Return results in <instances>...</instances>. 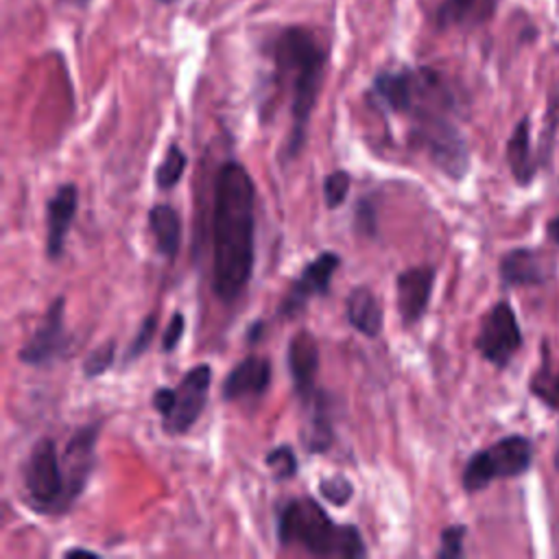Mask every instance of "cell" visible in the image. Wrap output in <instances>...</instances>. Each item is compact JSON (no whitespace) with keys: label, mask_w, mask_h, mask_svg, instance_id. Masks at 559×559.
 I'll list each match as a JSON object with an SVG mask.
<instances>
[{"label":"cell","mask_w":559,"mask_h":559,"mask_svg":"<svg viewBox=\"0 0 559 559\" xmlns=\"http://www.w3.org/2000/svg\"><path fill=\"white\" fill-rule=\"evenodd\" d=\"M262 331H264V322H262V320L253 322V324L249 326V333H247V344H249V346L258 344V339L262 337Z\"/></svg>","instance_id":"obj_33"},{"label":"cell","mask_w":559,"mask_h":559,"mask_svg":"<svg viewBox=\"0 0 559 559\" xmlns=\"http://www.w3.org/2000/svg\"><path fill=\"white\" fill-rule=\"evenodd\" d=\"M548 236L559 245V216L548 223Z\"/></svg>","instance_id":"obj_34"},{"label":"cell","mask_w":559,"mask_h":559,"mask_svg":"<svg viewBox=\"0 0 559 559\" xmlns=\"http://www.w3.org/2000/svg\"><path fill=\"white\" fill-rule=\"evenodd\" d=\"M287 365L294 378V389L305 405L318 394L315 378L320 372V344L311 331H300L289 341Z\"/></svg>","instance_id":"obj_15"},{"label":"cell","mask_w":559,"mask_h":559,"mask_svg":"<svg viewBox=\"0 0 559 559\" xmlns=\"http://www.w3.org/2000/svg\"><path fill=\"white\" fill-rule=\"evenodd\" d=\"M212 385V368L208 363L195 365L184 374L177 387L156 389L151 402L162 415V428L177 437L188 433L208 405V392Z\"/></svg>","instance_id":"obj_5"},{"label":"cell","mask_w":559,"mask_h":559,"mask_svg":"<svg viewBox=\"0 0 559 559\" xmlns=\"http://www.w3.org/2000/svg\"><path fill=\"white\" fill-rule=\"evenodd\" d=\"M320 492H322V496H324L328 502H333V505H337V507H344V505L352 498L355 485H352L344 474H335V476L324 479V481L320 483Z\"/></svg>","instance_id":"obj_30"},{"label":"cell","mask_w":559,"mask_h":559,"mask_svg":"<svg viewBox=\"0 0 559 559\" xmlns=\"http://www.w3.org/2000/svg\"><path fill=\"white\" fill-rule=\"evenodd\" d=\"M271 385V361L264 357H245L223 381L221 398L225 402L258 400L266 394Z\"/></svg>","instance_id":"obj_16"},{"label":"cell","mask_w":559,"mask_h":559,"mask_svg":"<svg viewBox=\"0 0 559 559\" xmlns=\"http://www.w3.org/2000/svg\"><path fill=\"white\" fill-rule=\"evenodd\" d=\"M355 229L368 238H376L378 234V214L368 197L355 206Z\"/></svg>","instance_id":"obj_31"},{"label":"cell","mask_w":559,"mask_h":559,"mask_svg":"<svg viewBox=\"0 0 559 559\" xmlns=\"http://www.w3.org/2000/svg\"><path fill=\"white\" fill-rule=\"evenodd\" d=\"M160 3H162V5H173L175 0H160Z\"/></svg>","instance_id":"obj_36"},{"label":"cell","mask_w":559,"mask_h":559,"mask_svg":"<svg viewBox=\"0 0 559 559\" xmlns=\"http://www.w3.org/2000/svg\"><path fill=\"white\" fill-rule=\"evenodd\" d=\"M309 405H313V413L302 431V444L311 455H322L328 452L335 442L328 396L324 392H318Z\"/></svg>","instance_id":"obj_21"},{"label":"cell","mask_w":559,"mask_h":559,"mask_svg":"<svg viewBox=\"0 0 559 559\" xmlns=\"http://www.w3.org/2000/svg\"><path fill=\"white\" fill-rule=\"evenodd\" d=\"M73 3H77V5H86V3H88V0H73Z\"/></svg>","instance_id":"obj_37"},{"label":"cell","mask_w":559,"mask_h":559,"mask_svg":"<svg viewBox=\"0 0 559 559\" xmlns=\"http://www.w3.org/2000/svg\"><path fill=\"white\" fill-rule=\"evenodd\" d=\"M186 166H188V156L184 153V149L177 142H171L164 153V160L156 169V186L162 192L173 190L182 182Z\"/></svg>","instance_id":"obj_23"},{"label":"cell","mask_w":559,"mask_h":559,"mask_svg":"<svg viewBox=\"0 0 559 559\" xmlns=\"http://www.w3.org/2000/svg\"><path fill=\"white\" fill-rule=\"evenodd\" d=\"M346 315L355 331L368 339H376L383 333L385 315L378 298L368 287H357L346 300Z\"/></svg>","instance_id":"obj_18"},{"label":"cell","mask_w":559,"mask_h":559,"mask_svg":"<svg viewBox=\"0 0 559 559\" xmlns=\"http://www.w3.org/2000/svg\"><path fill=\"white\" fill-rule=\"evenodd\" d=\"M256 264V186L249 171L227 160L212 192V289L232 305L249 287Z\"/></svg>","instance_id":"obj_1"},{"label":"cell","mask_w":559,"mask_h":559,"mask_svg":"<svg viewBox=\"0 0 559 559\" xmlns=\"http://www.w3.org/2000/svg\"><path fill=\"white\" fill-rule=\"evenodd\" d=\"M507 162L509 169L513 173V179L520 186L531 184L533 173H535V164L531 158V145H529V121L522 119L518 123V127L513 129L509 145H507Z\"/></svg>","instance_id":"obj_22"},{"label":"cell","mask_w":559,"mask_h":559,"mask_svg":"<svg viewBox=\"0 0 559 559\" xmlns=\"http://www.w3.org/2000/svg\"><path fill=\"white\" fill-rule=\"evenodd\" d=\"M79 210V188L69 182L58 186L53 197L47 201V256L60 260L66 251V238Z\"/></svg>","instance_id":"obj_14"},{"label":"cell","mask_w":559,"mask_h":559,"mask_svg":"<svg viewBox=\"0 0 559 559\" xmlns=\"http://www.w3.org/2000/svg\"><path fill=\"white\" fill-rule=\"evenodd\" d=\"M25 496L38 513H64L66 507V474L58 444L51 437H42L32 446V452L23 465Z\"/></svg>","instance_id":"obj_6"},{"label":"cell","mask_w":559,"mask_h":559,"mask_svg":"<svg viewBox=\"0 0 559 559\" xmlns=\"http://www.w3.org/2000/svg\"><path fill=\"white\" fill-rule=\"evenodd\" d=\"M114 361H116V341L110 339V341L97 346L88 355V359L84 361V376L88 381H95V378L103 376L114 365Z\"/></svg>","instance_id":"obj_27"},{"label":"cell","mask_w":559,"mask_h":559,"mask_svg":"<svg viewBox=\"0 0 559 559\" xmlns=\"http://www.w3.org/2000/svg\"><path fill=\"white\" fill-rule=\"evenodd\" d=\"M341 264V256L337 251H322L318 258H313L302 273L294 280L285 300L277 307V318L283 322H289L298 318L313 298L328 296L333 275L337 273Z\"/></svg>","instance_id":"obj_10"},{"label":"cell","mask_w":559,"mask_h":559,"mask_svg":"<svg viewBox=\"0 0 559 559\" xmlns=\"http://www.w3.org/2000/svg\"><path fill=\"white\" fill-rule=\"evenodd\" d=\"M149 227L156 238V249L162 258L173 262L182 247V214L171 203H156L149 210Z\"/></svg>","instance_id":"obj_17"},{"label":"cell","mask_w":559,"mask_h":559,"mask_svg":"<svg viewBox=\"0 0 559 559\" xmlns=\"http://www.w3.org/2000/svg\"><path fill=\"white\" fill-rule=\"evenodd\" d=\"M352 186V175L344 169H337L333 173L326 175L324 179V199H326V208L328 210H337L346 203L348 192Z\"/></svg>","instance_id":"obj_26"},{"label":"cell","mask_w":559,"mask_h":559,"mask_svg":"<svg viewBox=\"0 0 559 559\" xmlns=\"http://www.w3.org/2000/svg\"><path fill=\"white\" fill-rule=\"evenodd\" d=\"M69 348H71V335L66 331V298L58 296L49 305L32 339L18 352V361L29 368L47 370L60 359H64Z\"/></svg>","instance_id":"obj_9"},{"label":"cell","mask_w":559,"mask_h":559,"mask_svg":"<svg viewBox=\"0 0 559 559\" xmlns=\"http://www.w3.org/2000/svg\"><path fill=\"white\" fill-rule=\"evenodd\" d=\"M264 465L271 470L275 481H291L300 470L298 455L291 444H280L269 450L264 457Z\"/></svg>","instance_id":"obj_24"},{"label":"cell","mask_w":559,"mask_h":559,"mask_svg":"<svg viewBox=\"0 0 559 559\" xmlns=\"http://www.w3.org/2000/svg\"><path fill=\"white\" fill-rule=\"evenodd\" d=\"M474 346L479 355L498 370L509 365L522 346V333L515 313L507 302H498L489 309V313L483 318Z\"/></svg>","instance_id":"obj_11"},{"label":"cell","mask_w":559,"mask_h":559,"mask_svg":"<svg viewBox=\"0 0 559 559\" xmlns=\"http://www.w3.org/2000/svg\"><path fill=\"white\" fill-rule=\"evenodd\" d=\"M271 60L280 88L291 99V134L283 149V162H291L307 145L309 123L324 86L328 51L309 29L289 27L273 40Z\"/></svg>","instance_id":"obj_2"},{"label":"cell","mask_w":559,"mask_h":559,"mask_svg":"<svg viewBox=\"0 0 559 559\" xmlns=\"http://www.w3.org/2000/svg\"><path fill=\"white\" fill-rule=\"evenodd\" d=\"M184 333H186V318L177 311V313H173V318H171V322H169V326H166V331L162 335V352L164 355L175 352V348L179 346Z\"/></svg>","instance_id":"obj_32"},{"label":"cell","mask_w":559,"mask_h":559,"mask_svg":"<svg viewBox=\"0 0 559 559\" xmlns=\"http://www.w3.org/2000/svg\"><path fill=\"white\" fill-rule=\"evenodd\" d=\"M103 422H92L77 428L62 455V465L66 474V507L71 509L77 498L86 492L92 470L97 465V442L101 437Z\"/></svg>","instance_id":"obj_12"},{"label":"cell","mask_w":559,"mask_h":559,"mask_svg":"<svg viewBox=\"0 0 559 559\" xmlns=\"http://www.w3.org/2000/svg\"><path fill=\"white\" fill-rule=\"evenodd\" d=\"M468 529L463 524H452L446 526L439 535V550L437 557L439 559H457L463 557V537H465Z\"/></svg>","instance_id":"obj_29"},{"label":"cell","mask_w":559,"mask_h":559,"mask_svg":"<svg viewBox=\"0 0 559 559\" xmlns=\"http://www.w3.org/2000/svg\"><path fill=\"white\" fill-rule=\"evenodd\" d=\"M409 142L428 156V160L450 179H463L470 169V153L461 132L444 114L413 119Z\"/></svg>","instance_id":"obj_7"},{"label":"cell","mask_w":559,"mask_h":559,"mask_svg":"<svg viewBox=\"0 0 559 559\" xmlns=\"http://www.w3.org/2000/svg\"><path fill=\"white\" fill-rule=\"evenodd\" d=\"M64 555H66V557H73V555H92V557H97V552H92V550H88V548H71V550H66Z\"/></svg>","instance_id":"obj_35"},{"label":"cell","mask_w":559,"mask_h":559,"mask_svg":"<svg viewBox=\"0 0 559 559\" xmlns=\"http://www.w3.org/2000/svg\"><path fill=\"white\" fill-rule=\"evenodd\" d=\"M372 95L387 112L407 114L413 119L448 112L452 108V95L448 86L431 69L381 73L374 79Z\"/></svg>","instance_id":"obj_4"},{"label":"cell","mask_w":559,"mask_h":559,"mask_svg":"<svg viewBox=\"0 0 559 559\" xmlns=\"http://www.w3.org/2000/svg\"><path fill=\"white\" fill-rule=\"evenodd\" d=\"M435 287V266L420 264L409 266L396 277V300L398 313L407 328L415 326L428 311Z\"/></svg>","instance_id":"obj_13"},{"label":"cell","mask_w":559,"mask_h":559,"mask_svg":"<svg viewBox=\"0 0 559 559\" xmlns=\"http://www.w3.org/2000/svg\"><path fill=\"white\" fill-rule=\"evenodd\" d=\"M158 322H160L158 313H149V315L142 320V324H140V328H138V333H136V337L132 339V344L127 346V350H125V355H123V365H125V368L134 365L140 357L147 355V350L151 348V344H153V339H156Z\"/></svg>","instance_id":"obj_25"},{"label":"cell","mask_w":559,"mask_h":559,"mask_svg":"<svg viewBox=\"0 0 559 559\" xmlns=\"http://www.w3.org/2000/svg\"><path fill=\"white\" fill-rule=\"evenodd\" d=\"M277 539L285 548L298 546L313 557L357 559L368 555L361 531L355 524L335 522L313 498H291L277 513Z\"/></svg>","instance_id":"obj_3"},{"label":"cell","mask_w":559,"mask_h":559,"mask_svg":"<svg viewBox=\"0 0 559 559\" xmlns=\"http://www.w3.org/2000/svg\"><path fill=\"white\" fill-rule=\"evenodd\" d=\"M498 0H444L437 10L439 27H476L494 16Z\"/></svg>","instance_id":"obj_20"},{"label":"cell","mask_w":559,"mask_h":559,"mask_svg":"<svg viewBox=\"0 0 559 559\" xmlns=\"http://www.w3.org/2000/svg\"><path fill=\"white\" fill-rule=\"evenodd\" d=\"M500 277L505 287H526L546 283L548 271L537 251L513 249L500 262Z\"/></svg>","instance_id":"obj_19"},{"label":"cell","mask_w":559,"mask_h":559,"mask_svg":"<svg viewBox=\"0 0 559 559\" xmlns=\"http://www.w3.org/2000/svg\"><path fill=\"white\" fill-rule=\"evenodd\" d=\"M533 463V446L522 435H509L474 452L463 468V487L470 494L485 489L498 479L524 474Z\"/></svg>","instance_id":"obj_8"},{"label":"cell","mask_w":559,"mask_h":559,"mask_svg":"<svg viewBox=\"0 0 559 559\" xmlns=\"http://www.w3.org/2000/svg\"><path fill=\"white\" fill-rule=\"evenodd\" d=\"M531 392L544 400L548 407L559 409V372L542 370L533 381H531Z\"/></svg>","instance_id":"obj_28"}]
</instances>
